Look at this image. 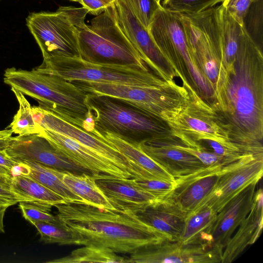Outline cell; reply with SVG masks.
<instances>
[{
    "label": "cell",
    "mask_w": 263,
    "mask_h": 263,
    "mask_svg": "<svg viewBox=\"0 0 263 263\" xmlns=\"http://www.w3.org/2000/svg\"><path fill=\"white\" fill-rule=\"evenodd\" d=\"M5 151L16 161H34L59 171L91 175L88 171L61 154L39 134L11 137Z\"/></svg>",
    "instance_id": "ac0fdd59"
},
{
    "label": "cell",
    "mask_w": 263,
    "mask_h": 263,
    "mask_svg": "<svg viewBox=\"0 0 263 263\" xmlns=\"http://www.w3.org/2000/svg\"><path fill=\"white\" fill-rule=\"evenodd\" d=\"M95 180L115 210L118 212L137 214L160 200L138 185L133 178L106 177Z\"/></svg>",
    "instance_id": "ffe728a7"
},
{
    "label": "cell",
    "mask_w": 263,
    "mask_h": 263,
    "mask_svg": "<svg viewBox=\"0 0 263 263\" xmlns=\"http://www.w3.org/2000/svg\"><path fill=\"white\" fill-rule=\"evenodd\" d=\"M4 76L5 84L37 100L40 107L83 128L89 110L86 103L87 93L72 82L35 68L27 70L8 68Z\"/></svg>",
    "instance_id": "3957f363"
},
{
    "label": "cell",
    "mask_w": 263,
    "mask_h": 263,
    "mask_svg": "<svg viewBox=\"0 0 263 263\" xmlns=\"http://www.w3.org/2000/svg\"><path fill=\"white\" fill-rule=\"evenodd\" d=\"M247 15L250 16H246L249 17L248 27L250 28V30H251L252 33L251 36L254 35L256 37L255 42L257 40L259 41L260 39L262 41V0H259L253 4Z\"/></svg>",
    "instance_id": "74e56055"
},
{
    "label": "cell",
    "mask_w": 263,
    "mask_h": 263,
    "mask_svg": "<svg viewBox=\"0 0 263 263\" xmlns=\"http://www.w3.org/2000/svg\"><path fill=\"white\" fill-rule=\"evenodd\" d=\"M156 1H157L158 3H160V1H161V0H156Z\"/></svg>",
    "instance_id": "7dc6e473"
},
{
    "label": "cell",
    "mask_w": 263,
    "mask_h": 263,
    "mask_svg": "<svg viewBox=\"0 0 263 263\" xmlns=\"http://www.w3.org/2000/svg\"><path fill=\"white\" fill-rule=\"evenodd\" d=\"M189 92L186 101L161 116L171 134L184 144L194 147L206 140L226 145L235 144L231 141L226 123L212 105L194 89Z\"/></svg>",
    "instance_id": "ba28073f"
},
{
    "label": "cell",
    "mask_w": 263,
    "mask_h": 263,
    "mask_svg": "<svg viewBox=\"0 0 263 263\" xmlns=\"http://www.w3.org/2000/svg\"><path fill=\"white\" fill-rule=\"evenodd\" d=\"M218 19L223 62L228 71L234 62L244 26L240 25L221 4L218 6Z\"/></svg>",
    "instance_id": "83f0119b"
},
{
    "label": "cell",
    "mask_w": 263,
    "mask_h": 263,
    "mask_svg": "<svg viewBox=\"0 0 263 263\" xmlns=\"http://www.w3.org/2000/svg\"><path fill=\"white\" fill-rule=\"evenodd\" d=\"M259 0H224L221 5L241 26L252 5Z\"/></svg>",
    "instance_id": "8d00e7d4"
},
{
    "label": "cell",
    "mask_w": 263,
    "mask_h": 263,
    "mask_svg": "<svg viewBox=\"0 0 263 263\" xmlns=\"http://www.w3.org/2000/svg\"><path fill=\"white\" fill-rule=\"evenodd\" d=\"M11 89L17 100L19 108L8 128L18 136L38 134L40 125L34 119L30 103L20 91L13 88Z\"/></svg>",
    "instance_id": "4dcf8cb0"
},
{
    "label": "cell",
    "mask_w": 263,
    "mask_h": 263,
    "mask_svg": "<svg viewBox=\"0 0 263 263\" xmlns=\"http://www.w3.org/2000/svg\"><path fill=\"white\" fill-rule=\"evenodd\" d=\"M12 175L10 172L5 168L0 167V179L11 180Z\"/></svg>",
    "instance_id": "ee69618b"
},
{
    "label": "cell",
    "mask_w": 263,
    "mask_h": 263,
    "mask_svg": "<svg viewBox=\"0 0 263 263\" xmlns=\"http://www.w3.org/2000/svg\"><path fill=\"white\" fill-rule=\"evenodd\" d=\"M95 129L108 132L134 144L170 133L166 124L118 98L87 93Z\"/></svg>",
    "instance_id": "8992f818"
},
{
    "label": "cell",
    "mask_w": 263,
    "mask_h": 263,
    "mask_svg": "<svg viewBox=\"0 0 263 263\" xmlns=\"http://www.w3.org/2000/svg\"><path fill=\"white\" fill-rule=\"evenodd\" d=\"M11 181L0 179V205L9 207L20 202L25 201L24 199L13 191Z\"/></svg>",
    "instance_id": "f35d334b"
},
{
    "label": "cell",
    "mask_w": 263,
    "mask_h": 263,
    "mask_svg": "<svg viewBox=\"0 0 263 263\" xmlns=\"http://www.w3.org/2000/svg\"><path fill=\"white\" fill-rule=\"evenodd\" d=\"M8 208L7 206L0 205V233H5L4 217L5 212Z\"/></svg>",
    "instance_id": "7bdbcfd3"
},
{
    "label": "cell",
    "mask_w": 263,
    "mask_h": 263,
    "mask_svg": "<svg viewBox=\"0 0 263 263\" xmlns=\"http://www.w3.org/2000/svg\"><path fill=\"white\" fill-rule=\"evenodd\" d=\"M69 1H73V2H79V3L80 2V0H69Z\"/></svg>",
    "instance_id": "bcb514c9"
},
{
    "label": "cell",
    "mask_w": 263,
    "mask_h": 263,
    "mask_svg": "<svg viewBox=\"0 0 263 263\" xmlns=\"http://www.w3.org/2000/svg\"><path fill=\"white\" fill-rule=\"evenodd\" d=\"M189 44L198 68L217 98L228 77L223 62L218 6L195 14H182Z\"/></svg>",
    "instance_id": "52a82bcc"
},
{
    "label": "cell",
    "mask_w": 263,
    "mask_h": 263,
    "mask_svg": "<svg viewBox=\"0 0 263 263\" xmlns=\"http://www.w3.org/2000/svg\"><path fill=\"white\" fill-rule=\"evenodd\" d=\"M137 214L144 222L167 236L171 241H179L187 213L163 198Z\"/></svg>",
    "instance_id": "603a6c76"
},
{
    "label": "cell",
    "mask_w": 263,
    "mask_h": 263,
    "mask_svg": "<svg viewBox=\"0 0 263 263\" xmlns=\"http://www.w3.org/2000/svg\"><path fill=\"white\" fill-rule=\"evenodd\" d=\"M133 179L138 185L159 199L168 195L175 187V180L168 181L153 176H136Z\"/></svg>",
    "instance_id": "e575fe53"
},
{
    "label": "cell",
    "mask_w": 263,
    "mask_h": 263,
    "mask_svg": "<svg viewBox=\"0 0 263 263\" xmlns=\"http://www.w3.org/2000/svg\"><path fill=\"white\" fill-rule=\"evenodd\" d=\"M53 206L60 223L73 234L77 245L130 254L144 246L170 240L136 214L99 208L85 202H65Z\"/></svg>",
    "instance_id": "7a4b0ae2"
},
{
    "label": "cell",
    "mask_w": 263,
    "mask_h": 263,
    "mask_svg": "<svg viewBox=\"0 0 263 263\" xmlns=\"http://www.w3.org/2000/svg\"><path fill=\"white\" fill-rule=\"evenodd\" d=\"M224 0H163L162 6L182 14H195L215 7Z\"/></svg>",
    "instance_id": "d6a6232c"
},
{
    "label": "cell",
    "mask_w": 263,
    "mask_h": 263,
    "mask_svg": "<svg viewBox=\"0 0 263 263\" xmlns=\"http://www.w3.org/2000/svg\"><path fill=\"white\" fill-rule=\"evenodd\" d=\"M40 236V240L45 243L60 245H77L73 234L61 224L47 222H35L32 224Z\"/></svg>",
    "instance_id": "1f68e13d"
},
{
    "label": "cell",
    "mask_w": 263,
    "mask_h": 263,
    "mask_svg": "<svg viewBox=\"0 0 263 263\" xmlns=\"http://www.w3.org/2000/svg\"><path fill=\"white\" fill-rule=\"evenodd\" d=\"M95 135L105 140L118 150L135 167L142 168L163 180L174 181L175 178L158 163L143 152L139 144L129 142L108 132L96 131Z\"/></svg>",
    "instance_id": "cb8c5ba5"
},
{
    "label": "cell",
    "mask_w": 263,
    "mask_h": 263,
    "mask_svg": "<svg viewBox=\"0 0 263 263\" xmlns=\"http://www.w3.org/2000/svg\"><path fill=\"white\" fill-rule=\"evenodd\" d=\"M88 10L61 6L55 12L31 13L26 25L42 53L43 60L54 57H80L77 27L85 24Z\"/></svg>",
    "instance_id": "30bf717a"
},
{
    "label": "cell",
    "mask_w": 263,
    "mask_h": 263,
    "mask_svg": "<svg viewBox=\"0 0 263 263\" xmlns=\"http://www.w3.org/2000/svg\"><path fill=\"white\" fill-rule=\"evenodd\" d=\"M262 195L261 188L255 191L251 210L223 249L221 262L233 261L259 237L263 224Z\"/></svg>",
    "instance_id": "7402d4cb"
},
{
    "label": "cell",
    "mask_w": 263,
    "mask_h": 263,
    "mask_svg": "<svg viewBox=\"0 0 263 263\" xmlns=\"http://www.w3.org/2000/svg\"><path fill=\"white\" fill-rule=\"evenodd\" d=\"M217 214L209 206L198 208L188 213L179 241L183 244H203L201 239L213 224Z\"/></svg>",
    "instance_id": "f1b7e54d"
},
{
    "label": "cell",
    "mask_w": 263,
    "mask_h": 263,
    "mask_svg": "<svg viewBox=\"0 0 263 263\" xmlns=\"http://www.w3.org/2000/svg\"><path fill=\"white\" fill-rule=\"evenodd\" d=\"M257 184L249 185L228 202L201 239L202 243L221 257L234 232L251 210Z\"/></svg>",
    "instance_id": "9a60e30c"
},
{
    "label": "cell",
    "mask_w": 263,
    "mask_h": 263,
    "mask_svg": "<svg viewBox=\"0 0 263 263\" xmlns=\"http://www.w3.org/2000/svg\"><path fill=\"white\" fill-rule=\"evenodd\" d=\"M17 162L23 166L22 175L27 176L44 185L62 197L66 202H85L64 183L62 179L63 171L34 161L23 160Z\"/></svg>",
    "instance_id": "d4e9b609"
},
{
    "label": "cell",
    "mask_w": 263,
    "mask_h": 263,
    "mask_svg": "<svg viewBox=\"0 0 263 263\" xmlns=\"http://www.w3.org/2000/svg\"><path fill=\"white\" fill-rule=\"evenodd\" d=\"M225 165L205 166L175 179V187L166 198L189 213L212 192Z\"/></svg>",
    "instance_id": "d6986e66"
},
{
    "label": "cell",
    "mask_w": 263,
    "mask_h": 263,
    "mask_svg": "<svg viewBox=\"0 0 263 263\" xmlns=\"http://www.w3.org/2000/svg\"><path fill=\"white\" fill-rule=\"evenodd\" d=\"M120 26L149 69L165 80H174V70L137 18L126 0L114 2Z\"/></svg>",
    "instance_id": "4fadbf2b"
},
{
    "label": "cell",
    "mask_w": 263,
    "mask_h": 263,
    "mask_svg": "<svg viewBox=\"0 0 263 263\" xmlns=\"http://www.w3.org/2000/svg\"><path fill=\"white\" fill-rule=\"evenodd\" d=\"M35 122L41 127L69 137L95 151L121 169L134 177L140 175V169L133 165L115 147L105 140L89 133L40 107L33 106Z\"/></svg>",
    "instance_id": "5bb4252c"
},
{
    "label": "cell",
    "mask_w": 263,
    "mask_h": 263,
    "mask_svg": "<svg viewBox=\"0 0 263 263\" xmlns=\"http://www.w3.org/2000/svg\"><path fill=\"white\" fill-rule=\"evenodd\" d=\"M148 31L183 85L187 89L193 88L204 100L211 101L213 93L197 64L182 14L161 5L154 15Z\"/></svg>",
    "instance_id": "277c9868"
},
{
    "label": "cell",
    "mask_w": 263,
    "mask_h": 263,
    "mask_svg": "<svg viewBox=\"0 0 263 263\" xmlns=\"http://www.w3.org/2000/svg\"><path fill=\"white\" fill-rule=\"evenodd\" d=\"M11 186L13 191L26 202L50 207L66 202L59 195L26 175H13Z\"/></svg>",
    "instance_id": "4316f807"
},
{
    "label": "cell",
    "mask_w": 263,
    "mask_h": 263,
    "mask_svg": "<svg viewBox=\"0 0 263 263\" xmlns=\"http://www.w3.org/2000/svg\"><path fill=\"white\" fill-rule=\"evenodd\" d=\"M38 134L46 139L63 156L88 171L95 179L106 177L123 179L134 178L130 173L69 137L41 126Z\"/></svg>",
    "instance_id": "2e32d148"
},
{
    "label": "cell",
    "mask_w": 263,
    "mask_h": 263,
    "mask_svg": "<svg viewBox=\"0 0 263 263\" xmlns=\"http://www.w3.org/2000/svg\"><path fill=\"white\" fill-rule=\"evenodd\" d=\"M168 134L144 140L139 146L175 178L205 166L194 156L173 146L168 140Z\"/></svg>",
    "instance_id": "44dd1931"
},
{
    "label": "cell",
    "mask_w": 263,
    "mask_h": 263,
    "mask_svg": "<svg viewBox=\"0 0 263 263\" xmlns=\"http://www.w3.org/2000/svg\"><path fill=\"white\" fill-rule=\"evenodd\" d=\"M37 70L58 76L71 82L82 81L137 86H155L166 80L148 67L136 65L91 63L80 57H54L44 60Z\"/></svg>",
    "instance_id": "9c48e42d"
},
{
    "label": "cell",
    "mask_w": 263,
    "mask_h": 263,
    "mask_svg": "<svg viewBox=\"0 0 263 263\" xmlns=\"http://www.w3.org/2000/svg\"><path fill=\"white\" fill-rule=\"evenodd\" d=\"M228 72L222 90L211 105L243 154L263 156V56L245 26Z\"/></svg>",
    "instance_id": "6da1fadb"
},
{
    "label": "cell",
    "mask_w": 263,
    "mask_h": 263,
    "mask_svg": "<svg viewBox=\"0 0 263 263\" xmlns=\"http://www.w3.org/2000/svg\"><path fill=\"white\" fill-rule=\"evenodd\" d=\"M217 252L201 243L183 244L164 240L138 249L130 254L129 262H221Z\"/></svg>",
    "instance_id": "e0dca14e"
},
{
    "label": "cell",
    "mask_w": 263,
    "mask_h": 263,
    "mask_svg": "<svg viewBox=\"0 0 263 263\" xmlns=\"http://www.w3.org/2000/svg\"><path fill=\"white\" fill-rule=\"evenodd\" d=\"M62 179L66 186L82 198L85 203L99 208L115 210L97 185L95 178L92 175L63 171Z\"/></svg>",
    "instance_id": "484cf974"
},
{
    "label": "cell",
    "mask_w": 263,
    "mask_h": 263,
    "mask_svg": "<svg viewBox=\"0 0 263 263\" xmlns=\"http://www.w3.org/2000/svg\"><path fill=\"white\" fill-rule=\"evenodd\" d=\"M135 15L148 30L154 15L161 6L156 0H126Z\"/></svg>",
    "instance_id": "d590c367"
},
{
    "label": "cell",
    "mask_w": 263,
    "mask_h": 263,
    "mask_svg": "<svg viewBox=\"0 0 263 263\" xmlns=\"http://www.w3.org/2000/svg\"><path fill=\"white\" fill-rule=\"evenodd\" d=\"M84 246L74 250L65 257L47 261L46 262H129L128 258L118 255L116 253L109 249L91 245Z\"/></svg>",
    "instance_id": "f546056e"
},
{
    "label": "cell",
    "mask_w": 263,
    "mask_h": 263,
    "mask_svg": "<svg viewBox=\"0 0 263 263\" xmlns=\"http://www.w3.org/2000/svg\"><path fill=\"white\" fill-rule=\"evenodd\" d=\"M77 28L80 57L83 60L148 67L120 26L114 2L91 19L89 25L85 23Z\"/></svg>",
    "instance_id": "5b68a950"
},
{
    "label": "cell",
    "mask_w": 263,
    "mask_h": 263,
    "mask_svg": "<svg viewBox=\"0 0 263 263\" xmlns=\"http://www.w3.org/2000/svg\"><path fill=\"white\" fill-rule=\"evenodd\" d=\"M12 133L10 129L0 130V149H6Z\"/></svg>",
    "instance_id": "b9f144b4"
},
{
    "label": "cell",
    "mask_w": 263,
    "mask_h": 263,
    "mask_svg": "<svg viewBox=\"0 0 263 263\" xmlns=\"http://www.w3.org/2000/svg\"><path fill=\"white\" fill-rule=\"evenodd\" d=\"M262 173L263 157L243 154L222 167L216 185L195 209L209 206L218 213L240 192L251 184L257 183Z\"/></svg>",
    "instance_id": "7c38bea8"
},
{
    "label": "cell",
    "mask_w": 263,
    "mask_h": 263,
    "mask_svg": "<svg viewBox=\"0 0 263 263\" xmlns=\"http://www.w3.org/2000/svg\"><path fill=\"white\" fill-rule=\"evenodd\" d=\"M80 3L88 10V13L96 16L104 12L112 4L103 0H80Z\"/></svg>",
    "instance_id": "ab89813d"
},
{
    "label": "cell",
    "mask_w": 263,
    "mask_h": 263,
    "mask_svg": "<svg viewBox=\"0 0 263 263\" xmlns=\"http://www.w3.org/2000/svg\"><path fill=\"white\" fill-rule=\"evenodd\" d=\"M20 165V162L11 158L5 149H0V167L10 172L13 176Z\"/></svg>",
    "instance_id": "60d3db41"
},
{
    "label": "cell",
    "mask_w": 263,
    "mask_h": 263,
    "mask_svg": "<svg viewBox=\"0 0 263 263\" xmlns=\"http://www.w3.org/2000/svg\"><path fill=\"white\" fill-rule=\"evenodd\" d=\"M18 207L23 217L31 224L35 222H47L61 224L57 216L50 213L52 207L21 201Z\"/></svg>",
    "instance_id": "836d02e7"
},
{
    "label": "cell",
    "mask_w": 263,
    "mask_h": 263,
    "mask_svg": "<svg viewBox=\"0 0 263 263\" xmlns=\"http://www.w3.org/2000/svg\"><path fill=\"white\" fill-rule=\"evenodd\" d=\"M103 1L108 2V3H113L115 0H103Z\"/></svg>",
    "instance_id": "f6af8a7d"
},
{
    "label": "cell",
    "mask_w": 263,
    "mask_h": 263,
    "mask_svg": "<svg viewBox=\"0 0 263 263\" xmlns=\"http://www.w3.org/2000/svg\"><path fill=\"white\" fill-rule=\"evenodd\" d=\"M71 82L86 93L119 99L160 120L163 112L183 103L190 93L185 86L177 84L174 80L147 86L82 81Z\"/></svg>",
    "instance_id": "8fae6325"
}]
</instances>
